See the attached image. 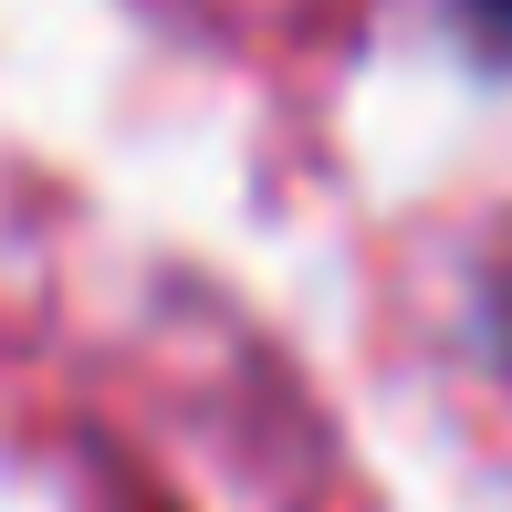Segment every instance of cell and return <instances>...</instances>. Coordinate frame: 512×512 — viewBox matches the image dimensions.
<instances>
[{
	"instance_id": "cell-1",
	"label": "cell",
	"mask_w": 512,
	"mask_h": 512,
	"mask_svg": "<svg viewBox=\"0 0 512 512\" xmlns=\"http://www.w3.org/2000/svg\"><path fill=\"white\" fill-rule=\"evenodd\" d=\"M481 324H492V345H502V366H512V262L492 272V304H481Z\"/></svg>"
},
{
	"instance_id": "cell-2",
	"label": "cell",
	"mask_w": 512,
	"mask_h": 512,
	"mask_svg": "<svg viewBox=\"0 0 512 512\" xmlns=\"http://www.w3.org/2000/svg\"><path fill=\"white\" fill-rule=\"evenodd\" d=\"M471 21H481L492 42H502V53H512V0H471Z\"/></svg>"
}]
</instances>
